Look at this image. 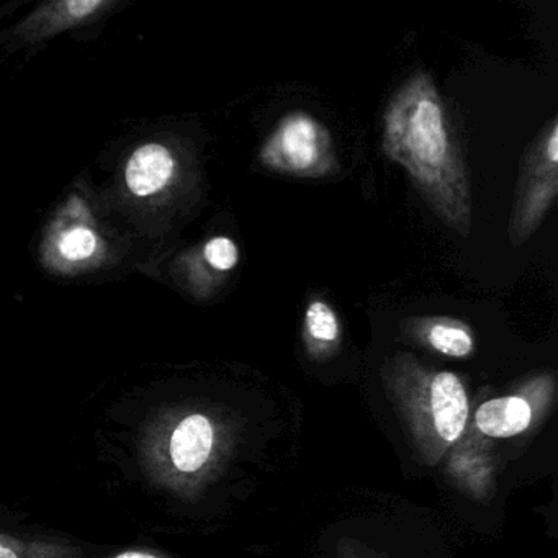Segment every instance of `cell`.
Wrapping results in <instances>:
<instances>
[{
  "label": "cell",
  "mask_w": 558,
  "mask_h": 558,
  "mask_svg": "<svg viewBox=\"0 0 558 558\" xmlns=\"http://www.w3.org/2000/svg\"><path fill=\"white\" fill-rule=\"evenodd\" d=\"M5 17V9H0V21Z\"/></svg>",
  "instance_id": "9a60e30c"
},
{
  "label": "cell",
  "mask_w": 558,
  "mask_h": 558,
  "mask_svg": "<svg viewBox=\"0 0 558 558\" xmlns=\"http://www.w3.org/2000/svg\"><path fill=\"white\" fill-rule=\"evenodd\" d=\"M344 558H355L354 555H345Z\"/></svg>",
  "instance_id": "2e32d148"
},
{
  "label": "cell",
  "mask_w": 558,
  "mask_h": 558,
  "mask_svg": "<svg viewBox=\"0 0 558 558\" xmlns=\"http://www.w3.org/2000/svg\"><path fill=\"white\" fill-rule=\"evenodd\" d=\"M0 558H24L17 544H12L11 538L0 535Z\"/></svg>",
  "instance_id": "4fadbf2b"
},
{
  "label": "cell",
  "mask_w": 558,
  "mask_h": 558,
  "mask_svg": "<svg viewBox=\"0 0 558 558\" xmlns=\"http://www.w3.org/2000/svg\"><path fill=\"white\" fill-rule=\"evenodd\" d=\"M40 264L57 277H80L112 266L119 244L83 194H71L41 234Z\"/></svg>",
  "instance_id": "3957f363"
},
{
  "label": "cell",
  "mask_w": 558,
  "mask_h": 558,
  "mask_svg": "<svg viewBox=\"0 0 558 558\" xmlns=\"http://www.w3.org/2000/svg\"><path fill=\"white\" fill-rule=\"evenodd\" d=\"M240 264V247L228 236H214L182 254L175 264L179 280L195 295H205L217 279Z\"/></svg>",
  "instance_id": "9c48e42d"
},
{
  "label": "cell",
  "mask_w": 558,
  "mask_h": 558,
  "mask_svg": "<svg viewBox=\"0 0 558 558\" xmlns=\"http://www.w3.org/2000/svg\"><path fill=\"white\" fill-rule=\"evenodd\" d=\"M388 380L430 459L439 457L465 429L469 400L465 388L450 372L427 371L401 354L388 365Z\"/></svg>",
  "instance_id": "7a4b0ae2"
},
{
  "label": "cell",
  "mask_w": 558,
  "mask_h": 558,
  "mask_svg": "<svg viewBox=\"0 0 558 558\" xmlns=\"http://www.w3.org/2000/svg\"><path fill=\"white\" fill-rule=\"evenodd\" d=\"M413 329L421 341L440 354L462 359L472 354L475 348L469 326L450 318L414 319Z\"/></svg>",
  "instance_id": "8fae6325"
},
{
  "label": "cell",
  "mask_w": 558,
  "mask_h": 558,
  "mask_svg": "<svg viewBox=\"0 0 558 558\" xmlns=\"http://www.w3.org/2000/svg\"><path fill=\"white\" fill-rule=\"evenodd\" d=\"M184 181L181 153L161 140L136 146L120 171V191L130 207L158 210L171 204Z\"/></svg>",
  "instance_id": "8992f818"
},
{
  "label": "cell",
  "mask_w": 558,
  "mask_h": 558,
  "mask_svg": "<svg viewBox=\"0 0 558 558\" xmlns=\"http://www.w3.org/2000/svg\"><path fill=\"white\" fill-rule=\"evenodd\" d=\"M532 421L531 404L522 397H502L486 401L475 413L480 433L495 439L524 433Z\"/></svg>",
  "instance_id": "30bf717a"
},
{
  "label": "cell",
  "mask_w": 558,
  "mask_h": 558,
  "mask_svg": "<svg viewBox=\"0 0 558 558\" xmlns=\"http://www.w3.org/2000/svg\"><path fill=\"white\" fill-rule=\"evenodd\" d=\"M113 558H161L155 551L149 550H126L123 554L116 555Z\"/></svg>",
  "instance_id": "5bb4252c"
},
{
  "label": "cell",
  "mask_w": 558,
  "mask_h": 558,
  "mask_svg": "<svg viewBox=\"0 0 558 558\" xmlns=\"http://www.w3.org/2000/svg\"><path fill=\"white\" fill-rule=\"evenodd\" d=\"M384 149L407 169L421 197L440 221L462 236L472 230V194L465 165L442 99L427 74L397 90L384 120Z\"/></svg>",
  "instance_id": "6da1fadb"
},
{
  "label": "cell",
  "mask_w": 558,
  "mask_h": 558,
  "mask_svg": "<svg viewBox=\"0 0 558 558\" xmlns=\"http://www.w3.org/2000/svg\"><path fill=\"white\" fill-rule=\"evenodd\" d=\"M120 0H50L38 4L11 32V44L34 45L93 27L120 8Z\"/></svg>",
  "instance_id": "52a82bcc"
},
{
  "label": "cell",
  "mask_w": 558,
  "mask_h": 558,
  "mask_svg": "<svg viewBox=\"0 0 558 558\" xmlns=\"http://www.w3.org/2000/svg\"><path fill=\"white\" fill-rule=\"evenodd\" d=\"M339 336L341 326L335 310L323 300L310 303L305 312V339L310 351L313 354L332 351L338 344Z\"/></svg>",
  "instance_id": "7c38bea8"
},
{
  "label": "cell",
  "mask_w": 558,
  "mask_h": 558,
  "mask_svg": "<svg viewBox=\"0 0 558 558\" xmlns=\"http://www.w3.org/2000/svg\"><path fill=\"white\" fill-rule=\"evenodd\" d=\"M558 192V123L551 119L531 148L515 191L509 238L524 243L550 208Z\"/></svg>",
  "instance_id": "5b68a950"
},
{
  "label": "cell",
  "mask_w": 558,
  "mask_h": 558,
  "mask_svg": "<svg viewBox=\"0 0 558 558\" xmlns=\"http://www.w3.org/2000/svg\"><path fill=\"white\" fill-rule=\"evenodd\" d=\"M259 156L263 165L272 171L299 178H322L335 169L328 130L303 112L283 117Z\"/></svg>",
  "instance_id": "277c9868"
},
{
  "label": "cell",
  "mask_w": 558,
  "mask_h": 558,
  "mask_svg": "<svg viewBox=\"0 0 558 558\" xmlns=\"http://www.w3.org/2000/svg\"><path fill=\"white\" fill-rule=\"evenodd\" d=\"M217 429L207 414L181 417L169 434L168 459L178 475H197L214 459Z\"/></svg>",
  "instance_id": "ba28073f"
}]
</instances>
